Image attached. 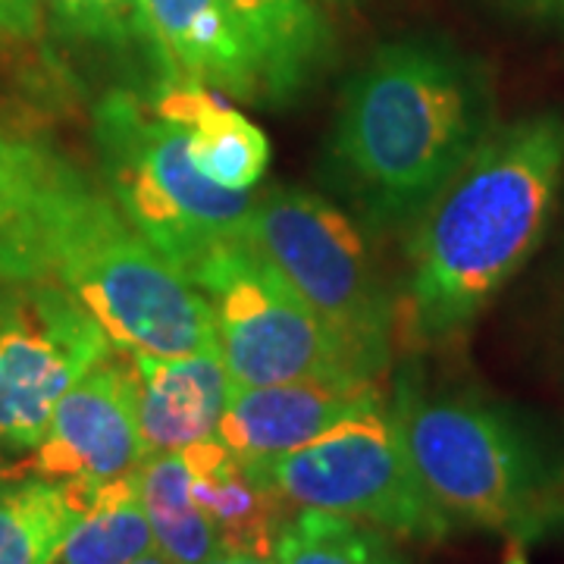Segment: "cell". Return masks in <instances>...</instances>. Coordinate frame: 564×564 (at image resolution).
<instances>
[{"mask_svg":"<svg viewBox=\"0 0 564 564\" xmlns=\"http://www.w3.org/2000/svg\"><path fill=\"white\" fill-rule=\"evenodd\" d=\"M492 122L480 69L445 41L383 44L348 79L326 176L373 229L414 223L477 154Z\"/></svg>","mask_w":564,"mask_h":564,"instance_id":"cell-1","label":"cell"},{"mask_svg":"<svg viewBox=\"0 0 564 564\" xmlns=\"http://www.w3.org/2000/svg\"><path fill=\"white\" fill-rule=\"evenodd\" d=\"M564 173V117L530 113L492 129L417 217L408 239V329L448 343L477 321L543 242Z\"/></svg>","mask_w":564,"mask_h":564,"instance_id":"cell-2","label":"cell"},{"mask_svg":"<svg viewBox=\"0 0 564 564\" xmlns=\"http://www.w3.org/2000/svg\"><path fill=\"white\" fill-rule=\"evenodd\" d=\"M392 414L417 477L455 530L518 545L564 533V448L518 411L477 392H433L408 367Z\"/></svg>","mask_w":564,"mask_h":564,"instance_id":"cell-3","label":"cell"},{"mask_svg":"<svg viewBox=\"0 0 564 564\" xmlns=\"http://www.w3.org/2000/svg\"><path fill=\"white\" fill-rule=\"evenodd\" d=\"M51 280L129 355L180 358L217 345L202 289L141 236L110 195L79 170L66 185L51 239Z\"/></svg>","mask_w":564,"mask_h":564,"instance_id":"cell-4","label":"cell"},{"mask_svg":"<svg viewBox=\"0 0 564 564\" xmlns=\"http://www.w3.org/2000/svg\"><path fill=\"white\" fill-rule=\"evenodd\" d=\"M95 144L110 198L148 242L192 273L217 245L245 236L254 192H226L198 173L188 129L117 88L95 110Z\"/></svg>","mask_w":564,"mask_h":564,"instance_id":"cell-5","label":"cell"},{"mask_svg":"<svg viewBox=\"0 0 564 564\" xmlns=\"http://www.w3.org/2000/svg\"><path fill=\"white\" fill-rule=\"evenodd\" d=\"M245 236L280 267L364 377L380 380L392 358L395 307L358 226L321 195L276 185L254 198Z\"/></svg>","mask_w":564,"mask_h":564,"instance_id":"cell-6","label":"cell"},{"mask_svg":"<svg viewBox=\"0 0 564 564\" xmlns=\"http://www.w3.org/2000/svg\"><path fill=\"white\" fill-rule=\"evenodd\" d=\"M254 467L295 508L355 518L414 543H443L458 533L417 477L386 399Z\"/></svg>","mask_w":564,"mask_h":564,"instance_id":"cell-7","label":"cell"},{"mask_svg":"<svg viewBox=\"0 0 564 564\" xmlns=\"http://www.w3.org/2000/svg\"><path fill=\"white\" fill-rule=\"evenodd\" d=\"M192 282L210 304L232 386L364 377L329 326L248 236L217 245Z\"/></svg>","mask_w":564,"mask_h":564,"instance_id":"cell-8","label":"cell"},{"mask_svg":"<svg viewBox=\"0 0 564 564\" xmlns=\"http://www.w3.org/2000/svg\"><path fill=\"white\" fill-rule=\"evenodd\" d=\"M113 348L57 280L0 282V448L32 452L57 402Z\"/></svg>","mask_w":564,"mask_h":564,"instance_id":"cell-9","label":"cell"},{"mask_svg":"<svg viewBox=\"0 0 564 564\" xmlns=\"http://www.w3.org/2000/svg\"><path fill=\"white\" fill-rule=\"evenodd\" d=\"M139 377L129 351L113 348L63 395L41 443L20 470L73 486H101L139 470Z\"/></svg>","mask_w":564,"mask_h":564,"instance_id":"cell-10","label":"cell"},{"mask_svg":"<svg viewBox=\"0 0 564 564\" xmlns=\"http://www.w3.org/2000/svg\"><path fill=\"white\" fill-rule=\"evenodd\" d=\"M377 402H383L380 386L364 377L232 386L217 436L242 462L267 464Z\"/></svg>","mask_w":564,"mask_h":564,"instance_id":"cell-11","label":"cell"},{"mask_svg":"<svg viewBox=\"0 0 564 564\" xmlns=\"http://www.w3.org/2000/svg\"><path fill=\"white\" fill-rule=\"evenodd\" d=\"M76 166L0 126V282L51 280V239Z\"/></svg>","mask_w":564,"mask_h":564,"instance_id":"cell-12","label":"cell"},{"mask_svg":"<svg viewBox=\"0 0 564 564\" xmlns=\"http://www.w3.org/2000/svg\"><path fill=\"white\" fill-rule=\"evenodd\" d=\"M139 377V433L148 455L182 452L214 440L229 395L232 377L223 364L220 345L188 351L180 358L132 355Z\"/></svg>","mask_w":564,"mask_h":564,"instance_id":"cell-13","label":"cell"},{"mask_svg":"<svg viewBox=\"0 0 564 564\" xmlns=\"http://www.w3.org/2000/svg\"><path fill=\"white\" fill-rule=\"evenodd\" d=\"M251 54L261 104H299L336 63V41L311 0H223Z\"/></svg>","mask_w":564,"mask_h":564,"instance_id":"cell-14","label":"cell"},{"mask_svg":"<svg viewBox=\"0 0 564 564\" xmlns=\"http://www.w3.org/2000/svg\"><path fill=\"white\" fill-rule=\"evenodd\" d=\"M166 122L188 129L192 161L204 180L226 192H254L270 163V141L242 110L229 107L223 91L192 79L161 82L144 95Z\"/></svg>","mask_w":564,"mask_h":564,"instance_id":"cell-15","label":"cell"},{"mask_svg":"<svg viewBox=\"0 0 564 564\" xmlns=\"http://www.w3.org/2000/svg\"><path fill=\"white\" fill-rule=\"evenodd\" d=\"M192 499L217 527L226 549L276 558V543L292 505L254 464L242 462L220 436L182 448Z\"/></svg>","mask_w":564,"mask_h":564,"instance_id":"cell-16","label":"cell"},{"mask_svg":"<svg viewBox=\"0 0 564 564\" xmlns=\"http://www.w3.org/2000/svg\"><path fill=\"white\" fill-rule=\"evenodd\" d=\"M144 10L180 73L236 101L261 104L254 63L223 0H144Z\"/></svg>","mask_w":564,"mask_h":564,"instance_id":"cell-17","label":"cell"},{"mask_svg":"<svg viewBox=\"0 0 564 564\" xmlns=\"http://www.w3.org/2000/svg\"><path fill=\"white\" fill-rule=\"evenodd\" d=\"M79 514L76 486L0 470V564H54Z\"/></svg>","mask_w":564,"mask_h":564,"instance_id":"cell-18","label":"cell"},{"mask_svg":"<svg viewBox=\"0 0 564 564\" xmlns=\"http://www.w3.org/2000/svg\"><path fill=\"white\" fill-rule=\"evenodd\" d=\"M76 489L82 514L63 543L57 564H129L154 549V530L139 499L135 474Z\"/></svg>","mask_w":564,"mask_h":564,"instance_id":"cell-19","label":"cell"},{"mask_svg":"<svg viewBox=\"0 0 564 564\" xmlns=\"http://www.w3.org/2000/svg\"><path fill=\"white\" fill-rule=\"evenodd\" d=\"M139 499L154 530V545L173 564H202L220 552L223 540L210 518L192 499L182 452L148 455L135 470Z\"/></svg>","mask_w":564,"mask_h":564,"instance_id":"cell-20","label":"cell"},{"mask_svg":"<svg viewBox=\"0 0 564 564\" xmlns=\"http://www.w3.org/2000/svg\"><path fill=\"white\" fill-rule=\"evenodd\" d=\"M44 7L61 39L117 57H135L158 85L185 76L154 35L144 0H44Z\"/></svg>","mask_w":564,"mask_h":564,"instance_id":"cell-21","label":"cell"},{"mask_svg":"<svg viewBox=\"0 0 564 564\" xmlns=\"http://www.w3.org/2000/svg\"><path fill=\"white\" fill-rule=\"evenodd\" d=\"M276 564H408L389 533L355 518L302 508L276 543Z\"/></svg>","mask_w":564,"mask_h":564,"instance_id":"cell-22","label":"cell"},{"mask_svg":"<svg viewBox=\"0 0 564 564\" xmlns=\"http://www.w3.org/2000/svg\"><path fill=\"white\" fill-rule=\"evenodd\" d=\"M44 32V0H0V57L32 47Z\"/></svg>","mask_w":564,"mask_h":564,"instance_id":"cell-23","label":"cell"},{"mask_svg":"<svg viewBox=\"0 0 564 564\" xmlns=\"http://www.w3.org/2000/svg\"><path fill=\"white\" fill-rule=\"evenodd\" d=\"M202 564H276V558L270 555H254V552H242V549H226L214 552L210 558H204Z\"/></svg>","mask_w":564,"mask_h":564,"instance_id":"cell-24","label":"cell"},{"mask_svg":"<svg viewBox=\"0 0 564 564\" xmlns=\"http://www.w3.org/2000/svg\"><path fill=\"white\" fill-rule=\"evenodd\" d=\"M524 3L540 13H564V0H524Z\"/></svg>","mask_w":564,"mask_h":564,"instance_id":"cell-25","label":"cell"},{"mask_svg":"<svg viewBox=\"0 0 564 564\" xmlns=\"http://www.w3.org/2000/svg\"><path fill=\"white\" fill-rule=\"evenodd\" d=\"M129 564H173V562H170V558H166V555H163L161 549H158V545H154V549H148V552H144V555H139V558H135V562H129Z\"/></svg>","mask_w":564,"mask_h":564,"instance_id":"cell-26","label":"cell"},{"mask_svg":"<svg viewBox=\"0 0 564 564\" xmlns=\"http://www.w3.org/2000/svg\"><path fill=\"white\" fill-rule=\"evenodd\" d=\"M505 564H530V562L524 558V552H511V555L505 558Z\"/></svg>","mask_w":564,"mask_h":564,"instance_id":"cell-27","label":"cell"},{"mask_svg":"<svg viewBox=\"0 0 564 564\" xmlns=\"http://www.w3.org/2000/svg\"><path fill=\"white\" fill-rule=\"evenodd\" d=\"M0 470H3V448H0Z\"/></svg>","mask_w":564,"mask_h":564,"instance_id":"cell-28","label":"cell"},{"mask_svg":"<svg viewBox=\"0 0 564 564\" xmlns=\"http://www.w3.org/2000/svg\"><path fill=\"white\" fill-rule=\"evenodd\" d=\"M54 564H57V562H54Z\"/></svg>","mask_w":564,"mask_h":564,"instance_id":"cell-29","label":"cell"}]
</instances>
